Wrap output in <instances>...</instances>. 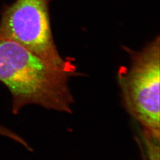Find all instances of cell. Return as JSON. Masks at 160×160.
Listing matches in <instances>:
<instances>
[{"label":"cell","instance_id":"cell-1","mask_svg":"<svg viewBox=\"0 0 160 160\" xmlns=\"http://www.w3.org/2000/svg\"><path fill=\"white\" fill-rule=\"evenodd\" d=\"M74 74L0 36V81L11 92L14 114L30 104L71 113L74 100L68 82Z\"/></svg>","mask_w":160,"mask_h":160},{"label":"cell","instance_id":"cell-2","mask_svg":"<svg viewBox=\"0 0 160 160\" xmlns=\"http://www.w3.org/2000/svg\"><path fill=\"white\" fill-rule=\"evenodd\" d=\"M160 38L141 51L131 52L129 67L121 69L118 81L123 104L142 131L160 138Z\"/></svg>","mask_w":160,"mask_h":160},{"label":"cell","instance_id":"cell-3","mask_svg":"<svg viewBox=\"0 0 160 160\" xmlns=\"http://www.w3.org/2000/svg\"><path fill=\"white\" fill-rule=\"evenodd\" d=\"M51 0H16L6 7L0 20V36L16 42L52 65L71 72L54 43L50 23Z\"/></svg>","mask_w":160,"mask_h":160},{"label":"cell","instance_id":"cell-4","mask_svg":"<svg viewBox=\"0 0 160 160\" xmlns=\"http://www.w3.org/2000/svg\"><path fill=\"white\" fill-rule=\"evenodd\" d=\"M160 139L142 131L141 142L146 160H160Z\"/></svg>","mask_w":160,"mask_h":160},{"label":"cell","instance_id":"cell-5","mask_svg":"<svg viewBox=\"0 0 160 160\" xmlns=\"http://www.w3.org/2000/svg\"><path fill=\"white\" fill-rule=\"evenodd\" d=\"M0 135L11 138L12 140L20 143L21 145H23L25 142V141L23 139V138L20 137L16 133L1 125H0Z\"/></svg>","mask_w":160,"mask_h":160}]
</instances>
